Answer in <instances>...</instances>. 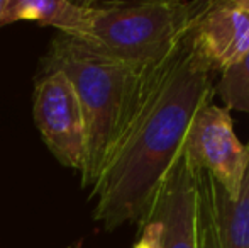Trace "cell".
Wrapping results in <instances>:
<instances>
[{"mask_svg":"<svg viewBox=\"0 0 249 248\" xmlns=\"http://www.w3.org/2000/svg\"><path fill=\"white\" fill-rule=\"evenodd\" d=\"M188 31L163 61L144 70L134 116L92 187L93 218L108 231L142 225L195 113L213 97L215 73L194 50Z\"/></svg>","mask_w":249,"mask_h":248,"instance_id":"cell-1","label":"cell"},{"mask_svg":"<svg viewBox=\"0 0 249 248\" xmlns=\"http://www.w3.org/2000/svg\"><path fill=\"white\" fill-rule=\"evenodd\" d=\"M58 70L71 82L85 123L83 187H93L139 102L144 70L108 60L65 34L53 39L43 72Z\"/></svg>","mask_w":249,"mask_h":248,"instance_id":"cell-2","label":"cell"},{"mask_svg":"<svg viewBox=\"0 0 249 248\" xmlns=\"http://www.w3.org/2000/svg\"><path fill=\"white\" fill-rule=\"evenodd\" d=\"M203 3L180 0L90 3L85 27L73 39L104 58L144 70L161 63L177 48Z\"/></svg>","mask_w":249,"mask_h":248,"instance_id":"cell-3","label":"cell"},{"mask_svg":"<svg viewBox=\"0 0 249 248\" xmlns=\"http://www.w3.org/2000/svg\"><path fill=\"white\" fill-rule=\"evenodd\" d=\"M181 152L195 170L212 177L231 201L239 194L249 160V146L234 131L231 111L205 102L195 113Z\"/></svg>","mask_w":249,"mask_h":248,"instance_id":"cell-4","label":"cell"},{"mask_svg":"<svg viewBox=\"0 0 249 248\" xmlns=\"http://www.w3.org/2000/svg\"><path fill=\"white\" fill-rule=\"evenodd\" d=\"M33 114L54 158L80 172L85 160V123L75 89L63 72H43L34 87Z\"/></svg>","mask_w":249,"mask_h":248,"instance_id":"cell-5","label":"cell"},{"mask_svg":"<svg viewBox=\"0 0 249 248\" xmlns=\"http://www.w3.org/2000/svg\"><path fill=\"white\" fill-rule=\"evenodd\" d=\"M194 50L213 73L239 63L249 51V0H213L190 26Z\"/></svg>","mask_w":249,"mask_h":248,"instance_id":"cell-6","label":"cell"},{"mask_svg":"<svg viewBox=\"0 0 249 248\" xmlns=\"http://www.w3.org/2000/svg\"><path fill=\"white\" fill-rule=\"evenodd\" d=\"M197 199V170L180 152L144 218L163 225V248H198Z\"/></svg>","mask_w":249,"mask_h":248,"instance_id":"cell-7","label":"cell"},{"mask_svg":"<svg viewBox=\"0 0 249 248\" xmlns=\"http://www.w3.org/2000/svg\"><path fill=\"white\" fill-rule=\"evenodd\" d=\"M90 3H71L65 0H7L0 24L17 20H36L51 26L65 36H78L89 19Z\"/></svg>","mask_w":249,"mask_h":248,"instance_id":"cell-8","label":"cell"},{"mask_svg":"<svg viewBox=\"0 0 249 248\" xmlns=\"http://www.w3.org/2000/svg\"><path fill=\"white\" fill-rule=\"evenodd\" d=\"M212 191L215 199L222 248H249V160L243 177L239 194L234 201L227 197L213 179Z\"/></svg>","mask_w":249,"mask_h":248,"instance_id":"cell-9","label":"cell"},{"mask_svg":"<svg viewBox=\"0 0 249 248\" xmlns=\"http://www.w3.org/2000/svg\"><path fill=\"white\" fill-rule=\"evenodd\" d=\"M197 192L198 248H222L215 199H213L212 191V180L205 172H200V170H197Z\"/></svg>","mask_w":249,"mask_h":248,"instance_id":"cell-10","label":"cell"},{"mask_svg":"<svg viewBox=\"0 0 249 248\" xmlns=\"http://www.w3.org/2000/svg\"><path fill=\"white\" fill-rule=\"evenodd\" d=\"M213 94L222 99L227 111L236 109L249 114V51L239 63L222 72L213 85Z\"/></svg>","mask_w":249,"mask_h":248,"instance_id":"cell-11","label":"cell"},{"mask_svg":"<svg viewBox=\"0 0 249 248\" xmlns=\"http://www.w3.org/2000/svg\"><path fill=\"white\" fill-rule=\"evenodd\" d=\"M134 248H163V225L158 219H148L141 225V236Z\"/></svg>","mask_w":249,"mask_h":248,"instance_id":"cell-12","label":"cell"},{"mask_svg":"<svg viewBox=\"0 0 249 248\" xmlns=\"http://www.w3.org/2000/svg\"><path fill=\"white\" fill-rule=\"evenodd\" d=\"M5 3H7V0H0V20H2L3 9H5Z\"/></svg>","mask_w":249,"mask_h":248,"instance_id":"cell-13","label":"cell"},{"mask_svg":"<svg viewBox=\"0 0 249 248\" xmlns=\"http://www.w3.org/2000/svg\"><path fill=\"white\" fill-rule=\"evenodd\" d=\"M248 146H249V143H248Z\"/></svg>","mask_w":249,"mask_h":248,"instance_id":"cell-14","label":"cell"}]
</instances>
